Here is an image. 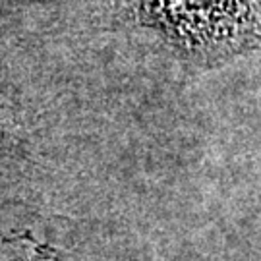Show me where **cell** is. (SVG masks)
<instances>
[{"mask_svg": "<svg viewBox=\"0 0 261 261\" xmlns=\"http://www.w3.org/2000/svg\"><path fill=\"white\" fill-rule=\"evenodd\" d=\"M149 19L205 55H226L261 43L257 0H141Z\"/></svg>", "mask_w": 261, "mask_h": 261, "instance_id": "cell-1", "label": "cell"}]
</instances>
